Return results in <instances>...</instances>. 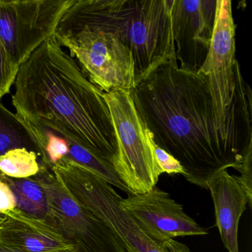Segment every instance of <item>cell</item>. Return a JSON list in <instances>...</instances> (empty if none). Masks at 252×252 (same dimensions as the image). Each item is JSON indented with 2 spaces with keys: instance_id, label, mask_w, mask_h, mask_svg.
I'll list each match as a JSON object with an SVG mask.
<instances>
[{
  "instance_id": "22",
  "label": "cell",
  "mask_w": 252,
  "mask_h": 252,
  "mask_svg": "<svg viewBox=\"0 0 252 252\" xmlns=\"http://www.w3.org/2000/svg\"><path fill=\"white\" fill-rule=\"evenodd\" d=\"M7 215L4 213L0 212V225H2V222L6 220Z\"/></svg>"
},
{
  "instance_id": "17",
  "label": "cell",
  "mask_w": 252,
  "mask_h": 252,
  "mask_svg": "<svg viewBox=\"0 0 252 252\" xmlns=\"http://www.w3.org/2000/svg\"><path fill=\"white\" fill-rule=\"evenodd\" d=\"M3 44L0 40V98L8 94L18 73Z\"/></svg>"
},
{
  "instance_id": "2",
  "label": "cell",
  "mask_w": 252,
  "mask_h": 252,
  "mask_svg": "<svg viewBox=\"0 0 252 252\" xmlns=\"http://www.w3.org/2000/svg\"><path fill=\"white\" fill-rule=\"evenodd\" d=\"M13 105L27 123L60 129L108 157L117 143L103 94L52 37L19 67Z\"/></svg>"
},
{
  "instance_id": "1",
  "label": "cell",
  "mask_w": 252,
  "mask_h": 252,
  "mask_svg": "<svg viewBox=\"0 0 252 252\" xmlns=\"http://www.w3.org/2000/svg\"><path fill=\"white\" fill-rule=\"evenodd\" d=\"M129 94L156 144L181 163L189 182L207 189L215 174L241 163L218 131L207 80L196 70L170 59L137 80Z\"/></svg>"
},
{
  "instance_id": "11",
  "label": "cell",
  "mask_w": 252,
  "mask_h": 252,
  "mask_svg": "<svg viewBox=\"0 0 252 252\" xmlns=\"http://www.w3.org/2000/svg\"><path fill=\"white\" fill-rule=\"evenodd\" d=\"M27 123V122H26ZM43 151L44 165L48 169L62 158L88 169L112 187L131 194L115 171L112 160L100 152L76 142L60 129L27 123Z\"/></svg>"
},
{
  "instance_id": "18",
  "label": "cell",
  "mask_w": 252,
  "mask_h": 252,
  "mask_svg": "<svg viewBox=\"0 0 252 252\" xmlns=\"http://www.w3.org/2000/svg\"><path fill=\"white\" fill-rule=\"evenodd\" d=\"M147 134L149 141L153 148L155 157H156L158 164L162 173H167L169 175L179 174V175H184V171L181 163L173 156L168 153L166 150L160 148L158 145L156 144L153 134L147 128Z\"/></svg>"
},
{
  "instance_id": "8",
  "label": "cell",
  "mask_w": 252,
  "mask_h": 252,
  "mask_svg": "<svg viewBox=\"0 0 252 252\" xmlns=\"http://www.w3.org/2000/svg\"><path fill=\"white\" fill-rule=\"evenodd\" d=\"M73 0H0V40L20 67L52 37Z\"/></svg>"
},
{
  "instance_id": "15",
  "label": "cell",
  "mask_w": 252,
  "mask_h": 252,
  "mask_svg": "<svg viewBox=\"0 0 252 252\" xmlns=\"http://www.w3.org/2000/svg\"><path fill=\"white\" fill-rule=\"evenodd\" d=\"M0 180L6 183L12 189L17 208L26 216L42 222H46L48 201L43 187L33 178H12L0 172Z\"/></svg>"
},
{
  "instance_id": "10",
  "label": "cell",
  "mask_w": 252,
  "mask_h": 252,
  "mask_svg": "<svg viewBox=\"0 0 252 252\" xmlns=\"http://www.w3.org/2000/svg\"><path fill=\"white\" fill-rule=\"evenodd\" d=\"M217 0H172V29L175 56L181 68L197 70L207 56Z\"/></svg>"
},
{
  "instance_id": "12",
  "label": "cell",
  "mask_w": 252,
  "mask_h": 252,
  "mask_svg": "<svg viewBox=\"0 0 252 252\" xmlns=\"http://www.w3.org/2000/svg\"><path fill=\"white\" fill-rule=\"evenodd\" d=\"M207 189L215 206L216 224L228 252H240L238 226L240 218L249 206V199L235 175L228 169L220 171L207 183Z\"/></svg>"
},
{
  "instance_id": "19",
  "label": "cell",
  "mask_w": 252,
  "mask_h": 252,
  "mask_svg": "<svg viewBox=\"0 0 252 252\" xmlns=\"http://www.w3.org/2000/svg\"><path fill=\"white\" fill-rule=\"evenodd\" d=\"M252 144L248 147L243 160L236 170L240 172V176L237 177V181L241 184L249 199V207L252 206Z\"/></svg>"
},
{
  "instance_id": "4",
  "label": "cell",
  "mask_w": 252,
  "mask_h": 252,
  "mask_svg": "<svg viewBox=\"0 0 252 252\" xmlns=\"http://www.w3.org/2000/svg\"><path fill=\"white\" fill-rule=\"evenodd\" d=\"M51 170L70 194L110 225L126 252H191L174 239L156 240L147 235L122 209V197L95 174L67 159H61Z\"/></svg>"
},
{
  "instance_id": "16",
  "label": "cell",
  "mask_w": 252,
  "mask_h": 252,
  "mask_svg": "<svg viewBox=\"0 0 252 252\" xmlns=\"http://www.w3.org/2000/svg\"><path fill=\"white\" fill-rule=\"evenodd\" d=\"M43 165L38 154L27 149H15L0 156V172L9 178H32Z\"/></svg>"
},
{
  "instance_id": "6",
  "label": "cell",
  "mask_w": 252,
  "mask_h": 252,
  "mask_svg": "<svg viewBox=\"0 0 252 252\" xmlns=\"http://www.w3.org/2000/svg\"><path fill=\"white\" fill-rule=\"evenodd\" d=\"M117 143L113 167L131 194H144L157 185L162 172L129 91L103 94Z\"/></svg>"
},
{
  "instance_id": "9",
  "label": "cell",
  "mask_w": 252,
  "mask_h": 252,
  "mask_svg": "<svg viewBox=\"0 0 252 252\" xmlns=\"http://www.w3.org/2000/svg\"><path fill=\"white\" fill-rule=\"evenodd\" d=\"M120 204L140 228L154 240L208 234L206 228L185 213L182 205L156 186L144 194H129L126 198L122 197Z\"/></svg>"
},
{
  "instance_id": "3",
  "label": "cell",
  "mask_w": 252,
  "mask_h": 252,
  "mask_svg": "<svg viewBox=\"0 0 252 252\" xmlns=\"http://www.w3.org/2000/svg\"><path fill=\"white\" fill-rule=\"evenodd\" d=\"M172 0H73L64 14L113 33L132 52L136 81L175 59Z\"/></svg>"
},
{
  "instance_id": "7",
  "label": "cell",
  "mask_w": 252,
  "mask_h": 252,
  "mask_svg": "<svg viewBox=\"0 0 252 252\" xmlns=\"http://www.w3.org/2000/svg\"><path fill=\"white\" fill-rule=\"evenodd\" d=\"M33 178L48 197L45 223L72 246L73 252H126L110 225L82 206L51 169L43 165Z\"/></svg>"
},
{
  "instance_id": "13",
  "label": "cell",
  "mask_w": 252,
  "mask_h": 252,
  "mask_svg": "<svg viewBox=\"0 0 252 252\" xmlns=\"http://www.w3.org/2000/svg\"><path fill=\"white\" fill-rule=\"evenodd\" d=\"M0 240L18 252H69L72 246L52 227L26 216L18 209L5 212Z\"/></svg>"
},
{
  "instance_id": "20",
  "label": "cell",
  "mask_w": 252,
  "mask_h": 252,
  "mask_svg": "<svg viewBox=\"0 0 252 252\" xmlns=\"http://www.w3.org/2000/svg\"><path fill=\"white\" fill-rule=\"evenodd\" d=\"M17 208V200L9 186L0 180V212L5 213Z\"/></svg>"
},
{
  "instance_id": "21",
  "label": "cell",
  "mask_w": 252,
  "mask_h": 252,
  "mask_svg": "<svg viewBox=\"0 0 252 252\" xmlns=\"http://www.w3.org/2000/svg\"><path fill=\"white\" fill-rule=\"evenodd\" d=\"M0 252H16L14 249L7 246L6 245L4 244L1 240H0Z\"/></svg>"
},
{
  "instance_id": "14",
  "label": "cell",
  "mask_w": 252,
  "mask_h": 252,
  "mask_svg": "<svg viewBox=\"0 0 252 252\" xmlns=\"http://www.w3.org/2000/svg\"><path fill=\"white\" fill-rule=\"evenodd\" d=\"M20 148L34 152L43 160L42 147L28 124L0 102V156Z\"/></svg>"
},
{
  "instance_id": "5",
  "label": "cell",
  "mask_w": 252,
  "mask_h": 252,
  "mask_svg": "<svg viewBox=\"0 0 252 252\" xmlns=\"http://www.w3.org/2000/svg\"><path fill=\"white\" fill-rule=\"evenodd\" d=\"M54 37L60 46L68 48L84 75L102 92L133 89L136 82L133 56L113 33L79 23L64 12Z\"/></svg>"
}]
</instances>
